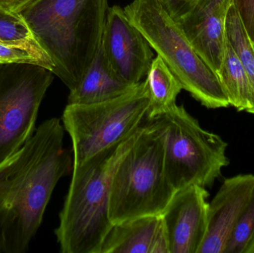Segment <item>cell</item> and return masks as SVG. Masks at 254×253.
Returning a JSON list of instances; mask_svg holds the SVG:
<instances>
[{
    "label": "cell",
    "instance_id": "cell-12",
    "mask_svg": "<svg viewBox=\"0 0 254 253\" xmlns=\"http://www.w3.org/2000/svg\"><path fill=\"white\" fill-rule=\"evenodd\" d=\"M232 0H198L177 23L195 51L216 73L225 51V23Z\"/></svg>",
    "mask_w": 254,
    "mask_h": 253
},
{
    "label": "cell",
    "instance_id": "cell-3",
    "mask_svg": "<svg viewBox=\"0 0 254 253\" xmlns=\"http://www.w3.org/2000/svg\"><path fill=\"white\" fill-rule=\"evenodd\" d=\"M143 125L120 144L73 165L69 189L55 230L61 253H101L113 226L109 213L113 175Z\"/></svg>",
    "mask_w": 254,
    "mask_h": 253
},
{
    "label": "cell",
    "instance_id": "cell-5",
    "mask_svg": "<svg viewBox=\"0 0 254 253\" xmlns=\"http://www.w3.org/2000/svg\"><path fill=\"white\" fill-rule=\"evenodd\" d=\"M125 10L184 90L206 108L230 106L217 74L197 53L177 22L157 0H134Z\"/></svg>",
    "mask_w": 254,
    "mask_h": 253
},
{
    "label": "cell",
    "instance_id": "cell-16",
    "mask_svg": "<svg viewBox=\"0 0 254 253\" xmlns=\"http://www.w3.org/2000/svg\"><path fill=\"white\" fill-rule=\"evenodd\" d=\"M217 75L228 96L230 105L239 111L249 112L252 107L250 82L244 67L227 39Z\"/></svg>",
    "mask_w": 254,
    "mask_h": 253
},
{
    "label": "cell",
    "instance_id": "cell-20",
    "mask_svg": "<svg viewBox=\"0 0 254 253\" xmlns=\"http://www.w3.org/2000/svg\"><path fill=\"white\" fill-rule=\"evenodd\" d=\"M0 41H37L22 14L0 7Z\"/></svg>",
    "mask_w": 254,
    "mask_h": 253
},
{
    "label": "cell",
    "instance_id": "cell-8",
    "mask_svg": "<svg viewBox=\"0 0 254 253\" xmlns=\"http://www.w3.org/2000/svg\"><path fill=\"white\" fill-rule=\"evenodd\" d=\"M52 71L31 63L0 64V163L34 135Z\"/></svg>",
    "mask_w": 254,
    "mask_h": 253
},
{
    "label": "cell",
    "instance_id": "cell-6",
    "mask_svg": "<svg viewBox=\"0 0 254 253\" xmlns=\"http://www.w3.org/2000/svg\"><path fill=\"white\" fill-rule=\"evenodd\" d=\"M149 100L145 79L131 92L92 104H67L63 125L72 144L73 165L120 144L147 121Z\"/></svg>",
    "mask_w": 254,
    "mask_h": 253
},
{
    "label": "cell",
    "instance_id": "cell-22",
    "mask_svg": "<svg viewBox=\"0 0 254 253\" xmlns=\"http://www.w3.org/2000/svg\"><path fill=\"white\" fill-rule=\"evenodd\" d=\"M176 22L192 8L198 0H157Z\"/></svg>",
    "mask_w": 254,
    "mask_h": 253
},
{
    "label": "cell",
    "instance_id": "cell-24",
    "mask_svg": "<svg viewBox=\"0 0 254 253\" xmlns=\"http://www.w3.org/2000/svg\"><path fill=\"white\" fill-rule=\"evenodd\" d=\"M10 0H0V7H4L7 8V4H8Z\"/></svg>",
    "mask_w": 254,
    "mask_h": 253
},
{
    "label": "cell",
    "instance_id": "cell-17",
    "mask_svg": "<svg viewBox=\"0 0 254 253\" xmlns=\"http://www.w3.org/2000/svg\"><path fill=\"white\" fill-rule=\"evenodd\" d=\"M225 35L249 77L252 88V107L249 113L254 114V44L233 3L227 14Z\"/></svg>",
    "mask_w": 254,
    "mask_h": 253
},
{
    "label": "cell",
    "instance_id": "cell-11",
    "mask_svg": "<svg viewBox=\"0 0 254 253\" xmlns=\"http://www.w3.org/2000/svg\"><path fill=\"white\" fill-rule=\"evenodd\" d=\"M254 193V175L226 178L208 206L205 238L198 253H224L225 247Z\"/></svg>",
    "mask_w": 254,
    "mask_h": 253
},
{
    "label": "cell",
    "instance_id": "cell-25",
    "mask_svg": "<svg viewBox=\"0 0 254 253\" xmlns=\"http://www.w3.org/2000/svg\"><path fill=\"white\" fill-rule=\"evenodd\" d=\"M246 253H254V242L249 247Z\"/></svg>",
    "mask_w": 254,
    "mask_h": 253
},
{
    "label": "cell",
    "instance_id": "cell-21",
    "mask_svg": "<svg viewBox=\"0 0 254 253\" xmlns=\"http://www.w3.org/2000/svg\"><path fill=\"white\" fill-rule=\"evenodd\" d=\"M232 3L254 44V0H232Z\"/></svg>",
    "mask_w": 254,
    "mask_h": 253
},
{
    "label": "cell",
    "instance_id": "cell-19",
    "mask_svg": "<svg viewBox=\"0 0 254 253\" xmlns=\"http://www.w3.org/2000/svg\"><path fill=\"white\" fill-rule=\"evenodd\" d=\"M254 242V193L237 221L224 253H246Z\"/></svg>",
    "mask_w": 254,
    "mask_h": 253
},
{
    "label": "cell",
    "instance_id": "cell-7",
    "mask_svg": "<svg viewBox=\"0 0 254 253\" xmlns=\"http://www.w3.org/2000/svg\"><path fill=\"white\" fill-rule=\"evenodd\" d=\"M165 129L164 168L174 190L187 186L211 187L230 163L228 144L205 130L183 105L161 117Z\"/></svg>",
    "mask_w": 254,
    "mask_h": 253
},
{
    "label": "cell",
    "instance_id": "cell-2",
    "mask_svg": "<svg viewBox=\"0 0 254 253\" xmlns=\"http://www.w3.org/2000/svg\"><path fill=\"white\" fill-rule=\"evenodd\" d=\"M109 7L108 0H35L19 12L69 91L101 47Z\"/></svg>",
    "mask_w": 254,
    "mask_h": 253
},
{
    "label": "cell",
    "instance_id": "cell-14",
    "mask_svg": "<svg viewBox=\"0 0 254 253\" xmlns=\"http://www.w3.org/2000/svg\"><path fill=\"white\" fill-rule=\"evenodd\" d=\"M138 84L125 81L111 69L101 45L80 83L69 91L68 104L82 105L104 102L131 92Z\"/></svg>",
    "mask_w": 254,
    "mask_h": 253
},
{
    "label": "cell",
    "instance_id": "cell-13",
    "mask_svg": "<svg viewBox=\"0 0 254 253\" xmlns=\"http://www.w3.org/2000/svg\"><path fill=\"white\" fill-rule=\"evenodd\" d=\"M101 253H170L161 215H146L113 224Z\"/></svg>",
    "mask_w": 254,
    "mask_h": 253
},
{
    "label": "cell",
    "instance_id": "cell-23",
    "mask_svg": "<svg viewBox=\"0 0 254 253\" xmlns=\"http://www.w3.org/2000/svg\"><path fill=\"white\" fill-rule=\"evenodd\" d=\"M34 1L35 0H10L7 9L15 12H20Z\"/></svg>",
    "mask_w": 254,
    "mask_h": 253
},
{
    "label": "cell",
    "instance_id": "cell-4",
    "mask_svg": "<svg viewBox=\"0 0 254 253\" xmlns=\"http://www.w3.org/2000/svg\"><path fill=\"white\" fill-rule=\"evenodd\" d=\"M164 143L161 119L147 120L113 175L109 210L113 224L161 215L167 207L176 190L166 175Z\"/></svg>",
    "mask_w": 254,
    "mask_h": 253
},
{
    "label": "cell",
    "instance_id": "cell-1",
    "mask_svg": "<svg viewBox=\"0 0 254 253\" xmlns=\"http://www.w3.org/2000/svg\"><path fill=\"white\" fill-rule=\"evenodd\" d=\"M64 125L48 119L0 163V253H25L43 222L52 193L73 167Z\"/></svg>",
    "mask_w": 254,
    "mask_h": 253
},
{
    "label": "cell",
    "instance_id": "cell-9",
    "mask_svg": "<svg viewBox=\"0 0 254 253\" xmlns=\"http://www.w3.org/2000/svg\"><path fill=\"white\" fill-rule=\"evenodd\" d=\"M101 48L111 69L131 84L146 78L155 58L147 40L119 5L109 7Z\"/></svg>",
    "mask_w": 254,
    "mask_h": 253
},
{
    "label": "cell",
    "instance_id": "cell-15",
    "mask_svg": "<svg viewBox=\"0 0 254 253\" xmlns=\"http://www.w3.org/2000/svg\"><path fill=\"white\" fill-rule=\"evenodd\" d=\"M145 83L149 100L147 120H155L177 105L176 100L183 88L158 55L152 61Z\"/></svg>",
    "mask_w": 254,
    "mask_h": 253
},
{
    "label": "cell",
    "instance_id": "cell-18",
    "mask_svg": "<svg viewBox=\"0 0 254 253\" xmlns=\"http://www.w3.org/2000/svg\"><path fill=\"white\" fill-rule=\"evenodd\" d=\"M3 63L35 64L54 69L52 59L37 41H0V64Z\"/></svg>",
    "mask_w": 254,
    "mask_h": 253
},
{
    "label": "cell",
    "instance_id": "cell-10",
    "mask_svg": "<svg viewBox=\"0 0 254 253\" xmlns=\"http://www.w3.org/2000/svg\"><path fill=\"white\" fill-rule=\"evenodd\" d=\"M206 188L195 184L175 192L161 214L170 253H198L208 222Z\"/></svg>",
    "mask_w": 254,
    "mask_h": 253
}]
</instances>
